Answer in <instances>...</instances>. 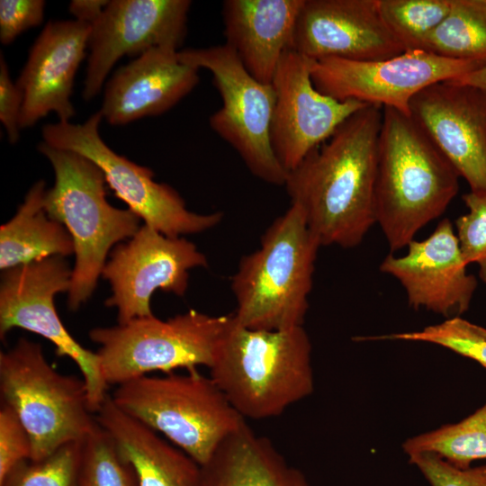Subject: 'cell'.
Listing matches in <instances>:
<instances>
[{"mask_svg": "<svg viewBox=\"0 0 486 486\" xmlns=\"http://www.w3.org/2000/svg\"><path fill=\"white\" fill-rule=\"evenodd\" d=\"M402 449L408 456L435 454L460 469L486 459V402L457 423L443 425L407 439Z\"/></svg>", "mask_w": 486, "mask_h": 486, "instance_id": "26", "label": "cell"}, {"mask_svg": "<svg viewBox=\"0 0 486 486\" xmlns=\"http://www.w3.org/2000/svg\"><path fill=\"white\" fill-rule=\"evenodd\" d=\"M189 0H112L91 25L82 95L92 100L117 61L139 57L158 47L182 45L186 34Z\"/></svg>", "mask_w": 486, "mask_h": 486, "instance_id": "15", "label": "cell"}, {"mask_svg": "<svg viewBox=\"0 0 486 486\" xmlns=\"http://www.w3.org/2000/svg\"><path fill=\"white\" fill-rule=\"evenodd\" d=\"M468 212L455 220L456 237L465 263L479 266L486 283V192H470L463 196Z\"/></svg>", "mask_w": 486, "mask_h": 486, "instance_id": "31", "label": "cell"}, {"mask_svg": "<svg viewBox=\"0 0 486 486\" xmlns=\"http://www.w3.org/2000/svg\"><path fill=\"white\" fill-rule=\"evenodd\" d=\"M313 60L293 50L283 55L272 80L275 104L271 123L274 155L289 173L368 104L338 101L320 92L311 78Z\"/></svg>", "mask_w": 486, "mask_h": 486, "instance_id": "14", "label": "cell"}, {"mask_svg": "<svg viewBox=\"0 0 486 486\" xmlns=\"http://www.w3.org/2000/svg\"><path fill=\"white\" fill-rule=\"evenodd\" d=\"M46 185L36 182L27 192L14 216L0 227L2 271L50 256L74 254L67 229L52 220L44 208Z\"/></svg>", "mask_w": 486, "mask_h": 486, "instance_id": "24", "label": "cell"}, {"mask_svg": "<svg viewBox=\"0 0 486 486\" xmlns=\"http://www.w3.org/2000/svg\"><path fill=\"white\" fill-rule=\"evenodd\" d=\"M303 0H226L222 3L225 44L248 72L271 84L290 44Z\"/></svg>", "mask_w": 486, "mask_h": 486, "instance_id": "21", "label": "cell"}, {"mask_svg": "<svg viewBox=\"0 0 486 486\" xmlns=\"http://www.w3.org/2000/svg\"><path fill=\"white\" fill-rule=\"evenodd\" d=\"M234 320V313L212 316L189 310L166 320L152 315L94 328L89 338L99 345L104 380L119 385L154 371L210 369Z\"/></svg>", "mask_w": 486, "mask_h": 486, "instance_id": "7", "label": "cell"}, {"mask_svg": "<svg viewBox=\"0 0 486 486\" xmlns=\"http://www.w3.org/2000/svg\"><path fill=\"white\" fill-rule=\"evenodd\" d=\"M78 486H138L133 468L97 422L83 440Z\"/></svg>", "mask_w": 486, "mask_h": 486, "instance_id": "28", "label": "cell"}, {"mask_svg": "<svg viewBox=\"0 0 486 486\" xmlns=\"http://www.w3.org/2000/svg\"><path fill=\"white\" fill-rule=\"evenodd\" d=\"M201 468L202 486H311L271 440L256 435L247 422Z\"/></svg>", "mask_w": 486, "mask_h": 486, "instance_id": "23", "label": "cell"}, {"mask_svg": "<svg viewBox=\"0 0 486 486\" xmlns=\"http://www.w3.org/2000/svg\"><path fill=\"white\" fill-rule=\"evenodd\" d=\"M210 377L244 418L277 417L314 390L310 338L302 326L252 329L235 319Z\"/></svg>", "mask_w": 486, "mask_h": 486, "instance_id": "4", "label": "cell"}, {"mask_svg": "<svg viewBox=\"0 0 486 486\" xmlns=\"http://www.w3.org/2000/svg\"><path fill=\"white\" fill-rule=\"evenodd\" d=\"M422 50L486 64V0H452L448 14L427 37Z\"/></svg>", "mask_w": 486, "mask_h": 486, "instance_id": "25", "label": "cell"}, {"mask_svg": "<svg viewBox=\"0 0 486 486\" xmlns=\"http://www.w3.org/2000/svg\"><path fill=\"white\" fill-rule=\"evenodd\" d=\"M459 176L411 116L382 108L374 215L392 253L407 248L446 210L458 193Z\"/></svg>", "mask_w": 486, "mask_h": 486, "instance_id": "2", "label": "cell"}, {"mask_svg": "<svg viewBox=\"0 0 486 486\" xmlns=\"http://www.w3.org/2000/svg\"><path fill=\"white\" fill-rule=\"evenodd\" d=\"M103 115L99 111L83 123L56 122L43 126L47 145L77 153L95 164L115 195L137 214L144 224L172 238L197 234L216 227L220 212L202 214L189 211L170 185L156 182L153 171L114 152L99 131Z\"/></svg>", "mask_w": 486, "mask_h": 486, "instance_id": "10", "label": "cell"}, {"mask_svg": "<svg viewBox=\"0 0 486 486\" xmlns=\"http://www.w3.org/2000/svg\"><path fill=\"white\" fill-rule=\"evenodd\" d=\"M451 5L452 0H379L386 25L405 50H422Z\"/></svg>", "mask_w": 486, "mask_h": 486, "instance_id": "27", "label": "cell"}, {"mask_svg": "<svg viewBox=\"0 0 486 486\" xmlns=\"http://www.w3.org/2000/svg\"><path fill=\"white\" fill-rule=\"evenodd\" d=\"M483 65L412 50L374 61L338 58L313 60L311 78L320 92L338 101L356 100L391 107L410 116V101L422 89Z\"/></svg>", "mask_w": 486, "mask_h": 486, "instance_id": "12", "label": "cell"}, {"mask_svg": "<svg viewBox=\"0 0 486 486\" xmlns=\"http://www.w3.org/2000/svg\"><path fill=\"white\" fill-rule=\"evenodd\" d=\"M207 266L206 256L190 240L167 237L143 223L111 252L102 273L112 288L104 303L117 310L118 324L152 316L150 300L158 289L184 296L189 270Z\"/></svg>", "mask_w": 486, "mask_h": 486, "instance_id": "13", "label": "cell"}, {"mask_svg": "<svg viewBox=\"0 0 486 486\" xmlns=\"http://www.w3.org/2000/svg\"><path fill=\"white\" fill-rule=\"evenodd\" d=\"M30 436L15 412L6 404L0 408V480L21 462L31 459Z\"/></svg>", "mask_w": 486, "mask_h": 486, "instance_id": "33", "label": "cell"}, {"mask_svg": "<svg viewBox=\"0 0 486 486\" xmlns=\"http://www.w3.org/2000/svg\"><path fill=\"white\" fill-rule=\"evenodd\" d=\"M410 112L471 191L486 192V91L440 81L414 95Z\"/></svg>", "mask_w": 486, "mask_h": 486, "instance_id": "17", "label": "cell"}, {"mask_svg": "<svg viewBox=\"0 0 486 486\" xmlns=\"http://www.w3.org/2000/svg\"><path fill=\"white\" fill-rule=\"evenodd\" d=\"M451 80L458 84L469 85L486 91V64Z\"/></svg>", "mask_w": 486, "mask_h": 486, "instance_id": "37", "label": "cell"}, {"mask_svg": "<svg viewBox=\"0 0 486 486\" xmlns=\"http://www.w3.org/2000/svg\"><path fill=\"white\" fill-rule=\"evenodd\" d=\"M111 397L123 412L163 435L200 465L246 423L214 381L197 369L140 376L119 384Z\"/></svg>", "mask_w": 486, "mask_h": 486, "instance_id": "6", "label": "cell"}, {"mask_svg": "<svg viewBox=\"0 0 486 486\" xmlns=\"http://www.w3.org/2000/svg\"><path fill=\"white\" fill-rule=\"evenodd\" d=\"M43 0H1L0 41L12 43L23 32L40 25L44 17Z\"/></svg>", "mask_w": 486, "mask_h": 486, "instance_id": "34", "label": "cell"}, {"mask_svg": "<svg viewBox=\"0 0 486 486\" xmlns=\"http://www.w3.org/2000/svg\"><path fill=\"white\" fill-rule=\"evenodd\" d=\"M409 462L431 486H486V464L460 469L431 453L410 455Z\"/></svg>", "mask_w": 486, "mask_h": 486, "instance_id": "32", "label": "cell"}, {"mask_svg": "<svg viewBox=\"0 0 486 486\" xmlns=\"http://www.w3.org/2000/svg\"><path fill=\"white\" fill-rule=\"evenodd\" d=\"M120 454L134 470L138 486H202V468L160 434L119 409L108 394L95 416Z\"/></svg>", "mask_w": 486, "mask_h": 486, "instance_id": "22", "label": "cell"}, {"mask_svg": "<svg viewBox=\"0 0 486 486\" xmlns=\"http://www.w3.org/2000/svg\"><path fill=\"white\" fill-rule=\"evenodd\" d=\"M22 94L9 74L3 54L0 55V121L10 143L20 139Z\"/></svg>", "mask_w": 486, "mask_h": 486, "instance_id": "35", "label": "cell"}, {"mask_svg": "<svg viewBox=\"0 0 486 486\" xmlns=\"http://www.w3.org/2000/svg\"><path fill=\"white\" fill-rule=\"evenodd\" d=\"M0 392L30 436L32 460L83 440L96 424L84 380L57 372L41 345L27 338L1 351Z\"/></svg>", "mask_w": 486, "mask_h": 486, "instance_id": "8", "label": "cell"}, {"mask_svg": "<svg viewBox=\"0 0 486 486\" xmlns=\"http://www.w3.org/2000/svg\"><path fill=\"white\" fill-rule=\"evenodd\" d=\"M91 25L74 20L50 21L30 50L15 82L22 94L21 129L34 126L50 112L68 122L74 80L86 58Z\"/></svg>", "mask_w": 486, "mask_h": 486, "instance_id": "19", "label": "cell"}, {"mask_svg": "<svg viewBox=\"0 0 486 486\" xmlns=\"http://www.w3.org/2000/svg\"><path fill=\"white\" fill-rule=\"evenodd\" d=\"M173 47L151 49L119 68L104 88L100 112L122 126L166 112L199 83V69L182 62Z\"/></svg>", "mask_w": 486, "mask_h": 486, "instance_id": "20", "label": "cell"}, {"mask_svg": "<svg viewBox=\"0 0 486 486\" xmlns=\"http://www.w3.org/2000/svg\"><path fill=\"white\" fill-rule=\"evenodd\" d=\"M0 283V338L22 328L48 339L56 355L70 358L80 370L90 409L96 413L108 396L96 352L80 345L61 321L55 296L68 292L72 269L65 257L50 256L2 271Z\"/></svg>", "mask_w": 486, "mask_h": 486, "instance_id": "11", "label": "cell"}, {"mask_svg": "<svg viewBox=\"0 0 486 486\" xmlns=\"http://www.w3.org/2000/svg\"><path fill=\"white\" fill-rule=\"evenodd\" d=\"M83 440L65 444L40 460L21 462L0 486H78Z\"/></svg>", "mask_w": 486, "mask_h": 486, "instance_id": "29", "label": "cell"}, {"mask_svg": "<svg viewBox=\"0 0 486 486\" xmlns=\"http://www.w3.org/2000/svg\"><path fill=\"white\" fill-rule=\"evenodd\" d=\"M456 233L448 219L442 220L425 239H413L403 256L389 254L380 270L397 279L409 304L446 319L465 312L477 287L466 271Z\"/></svg>", "mask_w": 486, "mask_h": 486, "instance_id": "18", "label": "cell"}, {"mask_svg": "<svg viewBox=\"0 0 486 486\" xmlns=\"http://www.w3.org/2000/svg\"><path fill=\"white\" fill-rule=\"evenodd\" d=\"M38 150L50 161L55 176L45 193V211L67 229L74 243L68 308L76 311L94 293L112 248L135 235L140 218L129 208L108 202L104 175L88 158L43 141Z\"/></svg>", "mask_w": 486, "mask_h": 486, "instance_id": "5", "label": "cell"}, {"mask_svg": "<svg viewBox=\"0 0 486 486\" xmlns=\"http://www.w3.org/2000/svg\"><path fill=\"white\" fill-rule=\"evenodd\" d=\"M320 247L302 210L291 204L266 229L259 248L241 257L231 277L237 322L264 330L302 326Z\"/></svg>", "mask_w": 486, "mask_h": 486, "instance_id": "3", "label": "cell"}, {"mask_svg": "<svg viewBox=\"0 0 486 486\" xmlns=\"http://www.w3.org/2000/svg\"><path fill=\"white\" fill-rule=\"evenodd\" d=\"M290 50L312 60L386 59L405 51L386 25L379 0H303Z\"/></svg>", "mask_w": 486, "mask_h": 486, "instance_id": "16", "label": "cell"}, {"mask_svg": "<svg viewBox=\"0 0 486 486\" xmlns=\"http://www.w3.org/2000/svg\"><path fill=\"white\" fill-rule=\"evenodd\" d=\"M360 339H393L431 343L476 361L486 368V328L460 316L448 318L441 323L425 327L418 331Z\"/></svg>", "mask_w": 486, "mask_h": 486, "instance_id": "30", "label": "cell"}, {"mask_svg": "<svg viewBox=\"0 0 486 486\" xmlns=\"http://www.w3.org/2000/svg\"><path fill=\"white\" fill-rule=\"evenodd\" d=\"M178 57L212 76L222 102L209 120L214 132L236 150L256 177L269 184L284 185L288 173L277 160L270 138L275 104L272 84L253 77L225 43L181 50Z\"/></svg>", "mask_w": 486, "mask_h": 486, "instance_id": "9", "label": "cell"}, {"mask_svg": "<svg viewBox=\"0 0 486 486\" xmlns=\"http://www.w3.org/2000/svg\"><path fill=\"white\" fill-rule=\"evenodd\" d=\"M107 0H73L68 6V12L76 21L93 25L102 15L107 6Z\"/></svg>", "mask_w": 486, "mask_h": 486, "instance_id": "36", "label": "cell"}, {"mask_svg": "<svg viewBox=\"0 0 486 486\" xmlns=\"http://www.w3.org/2000/svg\"><path fill=\"white\" fill-rule=\"evenodd\" d=\"M382 107L348 117L288 173L284 186L321 246H358L375 224L374 186Z\"/></svg>", "mask_w": 486, "mask_h": 486, "instance_id": "1", "label": "cell"}]
</instances>
